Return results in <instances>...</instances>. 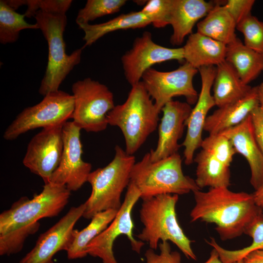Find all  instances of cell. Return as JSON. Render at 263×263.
<instances>
[{
  "label": "cell",
  "mask_w": 263,
  "mask_h": 263,
  "mask_svg": "<svg viewBox=\"0 0 263 263\" xmlns=\"http://www.w3.org/2000/svg\"><path fill=\"white\" fill-rule=\"evenodd\" d=\"M201 78V88L195 105L192 109L187 122V132L182 144L184 147L185 163L189 165L193 162L194 152L201 147L202 133L207 114L215 103L211 89L216 75V66L202 67L198 69Z\"/></svg>",
  "instance_id": "obj_16"
},
{
  "label": "cell",
  "mask_w": 263,
  "mask_h": 263,
  "mask_svg": "<svg viewBox=\"0 0 263 263\" xmlns=\"http://www.w3.org/2000/svg\"><path fill=\"white\" fill-rule=\"evenodd\" d=\"M250 115L255 138L263 154V112L259 106Z\"/></svg>",
  "instance_id": "obj_37"
},
{
  "label": "cell",
  "mask_w": 263,
  "mask_h": 263,
  "mask_svg": "<svg viewBox=\"0 0 263 263\" xmlns=\"http://www.w3.org/2000/svg\"><path fill=\"white\" fill-rule=\"evenodd\" d=\"M172 0H150L140 11L151 20L156 28H162L169 24V17Z\"/></svg>",
  "instance_id": "obj_33"
},
{
  "label": "cell",
  "mask_w": 263,
  "mask_h": 263,
  "mask_svg": "<svg viewBox=\"0 0 263 263\" xmlns=\"http://www.w3.org/2000/svg\"><path fill=\"white\" fill-rule=\"evenodd\" d=\"M81 130L72 121L63 126V150L59 164L49 183L65 186L70 191H75L88 181L92 171L91 163L82 158Z\"/></svg>",
  "instance_id": "obj_12"
},
{
  "label": "cell",
  "mask_w": 263,
  "mask_h": 263,
  "mask_svg": "<svg viewBox=\"0 0 263 263\" xmlns=\"http://www.w3.org/2000/svg\"><path fill=\"white\" fill-rule=\"evenodd\" d=\"M236 29L244 36V44L263 55V21L252 15L237 25Z\"/></svg>",
  "instance_id": "obj_31"
},
{
  "label": "cell",
  "mask_w": 263,
  "mask_h": 263,
  "mask_svg": "<svg viewBox=\"0 0 263 263\" xmlns=\"http://www.w3.org/2000/svg\"><path fill=\"white\" fill-rule=\"evenodd\" d=\"M24 14L17 13L6 0L0 1V42L12 43L19 38L20 32L25 29H39L37 24H30L25 20Z\"/></svg>",
  "instance_id": "obj_28"
},
{
  "label": "cell",
  "mask_w": 263,
  "mask_h": 263,
  "mask_svg": "<svg viewBox=\"0 0 263 263\" xmlns=\"http://www.w3.org/2000/svg\"><path fill=\"white\" fill-rule=\"evenodd\" d=\"M254 0H228L224 5L237 25L251 15Z\"/></svg>",
  "instance_id": "obj_36"
},
{
  "label": "cell",
  "mask_w": 263,
  "mask_h": 263,
  "mask_svg": "<svg viewBox=\"0 0 263 263\" xmlns=\"http://www.w3.org/2000/svg\"><path fill=\"white\" fill-rule=\"evenodd\" d=\"M74 109L73 95L59 90L49 93L40 102L18 114L4 131L3 138L14 140L32 130L63 125L72 119Z\"/></svg>",
  "instance_id": "obj_8"
},
{
  "label": "cell",
  "mask_w": 263,
  "mask_h": 263,
  "mask_svg": "<svg viewBox=\"0 0 263 263\" xmlns=\"http://www.w3.org/2000/svg\"><path fill=\"white\" fill-rule=\"evenodd\" d=\"M225 3L215 2L207 15L197 23V32L227 45L237 38V24Z\"/></svg>",
  "instance_id": "obj_23"
},
{
  "label": "cell",
  "mask_w": 263,
  "mask_h": 263,
  "mask_svg": "<svg viewBox=\"0 0 263 263\" xmlns=\"http://www.w3.org/2000/svg\"><path fill=\"white\" fill-rule=\"evenodd\" d=\"M130 182L139 190L142 200L165 194L183 195L200 189L195 180L184 174L178 153L152 161L147 152L133 166Z\"/></svg>",
  "instance_id": "obj_5"
},
{
  "label": "cell",
  "mask_w": 263,
  "mask_h": 263,
  "mask_svg": "<svg viewBox=\"0 0 263 263\" xmlns=\"http://www.w3.org/2000/svg\"><path fill=\"white\" fill-rule=\"evenodd\" d=\"M245 234L252 239V243L248 246L237 250H228L221 247L211 238L207 243L215 249L222 263H234L243 259L249 253L257 250H263V219L259 220L249 227Z\"/></svg>",
  "instance_id": "obj_29"
},
{
  "label": "cell",
  "mask_w": 263,
  "mask_h": 263,
  "mask_svg": "<svg viewBox=\"0 0 263 263\" xmlns=\"http://www.w3.org/2000/svg\"><path fill=\"white\" fill-rule=\"evenodd\" d=\"M72 91L75 124L87 132L106 130L108 113L115 106L113 93L105 85L89 77L74 83Z\"/></svg>",
  "instance_id": "obj_9"
},
{
  "label": "cell",
  "mask_w": 263,
  "mask_h": 263,
  "mask_svg": "<svg viewBox=\"0 0 263 263\" xmlns=\"http://www.w3.org/2000/svg\"><path fill=\"white\" fill-rule=\"evenodd\" d=\"M140 196L139 190L130 182L124 200L113 221L87 245L88 255L100 258L103 263H118L113 254V245L116 238L121 235L127 237L132 250L140 253L145 244L134 238V226L132 219L133 208Z\"/></svg>",
  "instance_id": "obj_10"
},
{
  "label": "cell",
  "mask_w": 263,
  "mask_h": 263,
  "mask_svg": "<svg viewBox=\"0 0 263 263\" xmlns=\"http://www.w3.org/2000/svg\"><path fill=\"white\" fill-rule=\"evenodd\" d=\"M114 150L113 160L107 166L91 171L88 176L87 182L92 191L85 202L82 217L86 219H92L97 213L108 210L118 211L122 205L121 195L130 183L135 158L118 145Z\"/></svg>",
  "instance_id": "obj_6"
},
{
  "label": "cell",
  "mask_w": 263,
  "mask_h": 263,
  "mask_svg": "<svg viewBox=\"0 0 263 263\" xmlns=\"http://www.w3.org/2000/svg\"><path fill=\"white\" fill-rule=\"evenodd\" d=\"M213 84V96L218 108L245 96L252 87L244 83L234 67L225 60L217 66Z\"/></svg>",
  "instance_id": "obj_22"
},
{
  "label": "cell",
  "mask_w": 263,
  "mask_h": 263,
  "mask_svg": "<svg viewBox=\"0 0 263 263\" xmlns=\"http://www.w3.org/2000/svg\"><path fill=\"white\" fill-rule=\"evenodd\" d=\"M19 6L26 5L25 17L31 18L38 10L47 12L66 13L73 2L71 0H18Z\"/></svg>",
  "instance_id": "obj_34"
},
{
  "label": "cell",
  "mask_w": 263,
  "mask_h": 263,
  "mask_svg": "<svg viewBox=\"0 0 263 263\" xmlns=\"http://www.w3.org/2000/svg\"><path fill=\"white\" fill-rule=\"evenodd\" d=\"M85 203L71 207L56 223L38 237L33 248L19 263H53L54 255L61 250L67 251L74 239V226L83 216Z\"/></svg>",
  "instance_id": "obj_15"
},
{
  "label": "cell",
  "mask_w": 263,
  "mask_h": 263,
  "mask_svg": "<svg viewBox=\"0 0 263 263\" xmlns=\"http://www.w3.org/2000/svg\"><path fill=\"white\" fill-rule=\"evenodd\" d=\"M34 17L48 47V62L38 93L44 96L59 90L66 76L78 64L83 48L67 55L63 34L67 25L66 13L38 11Z\"/></svg>",
  "instance_id": "obj_7"
},
{
  "label": "cell",
  "mask_w": 263,
  "mask_h": 263,
  "mask_svg": "<svg viewBox=\"0 0 263 263\" xmlns=\"http://www.w3.org/2000/svg\"><path fill=\"white\" fill-rule=\"evenodd\" d=\"M172 60H184L183 47L170 48L158 44L148 31L137 37L132 49L121 57L125 78L131 86L141 81L144 73L152 65Z\"/></svg>",
  "instance_id": "obj_13"
},
{
  "label": "cell",
  "mask_w": 263,
  "mask_h": 263,
  "mask_svg": "<svg viewBox=\"0 0 263 263\" xmlns=\"http://www.w3.org/2000/svg\"><path fill=\"white\" fill-rule=\"evenodd\" d=\"M193 162L197 164L195 181L200 189L230 186V167L210 152L201 149L194 157Z\"/></svg>",
  "instance_id": "obj_24"
},
{
  "label": "cell",
  "mask_w": 263,
  "mask_h": 263,
  "mask_svg": "<svg viewBox=\"0 0 263 263\" xmlns=\"http://www.w3.org/2000/svg\"><path fill=\"white\" fill-rule=\"evenodd\" d=\"M63 125L42 129L29 141L22 160L30 171L40 177L44 184L58 167L63 150Z\"/></svg>",
  "instance_id": "obj_14"
},
{
  "label": "cell",
  "mask_w": 263,
  "mask_h": 263,
  "mask_svg": "<svg viewBox=\"0 0 263 263\" xmlns=\"http://www.w3.org/2000/svg\"><path fill=\"white\" fill-rule=\"evenodd\" d=\"M160 112L141 81L132 86L123 103L109 112L107 121L108 125L120 129L126 152L133 155L156 130Z\"/></svg>",
  "instance_id": "obj_3"
},
{
  "label": "cell",
  "mask_w": 263,
  "mask_h": 263,
  "mask_svg": "<svg viewBox=\"0 0 263 263\" xmlns=\"http://www.w3.org/2000/svg\"><path fill=\"white\" fill-rule=\"evenodd\" d=\"M253 194L257 205L263 209V184Z\"/></svg>",
  "instance_id": "obj_39"
},
{
  "label": "cell",
  "mask_w": 263,
  "mask_h": 263,
  "mask_svg": "<svg viewBox=\"0 0 263 263\" xmlns=\"http://www.w3.org/2000/svg\"><path fill=\"white\" fill-rule=\"evenodd\" d=\"M125 0H88L79 9L75 22L80 25L89 23L101 17L119 12L126 3Z\"/></svg>",
  "instance_id": "obj_30"
},
{
  "label": "cell",
  "mask_w": 263,
  "mask_h": 263,
  "mask_svg": "<svg viewBox=\"0 0 263 263\" xmlns=\"http://www.w3.org/2000/svg\"><path fill=\"white\" fill-rule=\"evenodd\" d=\"M220 133L228 138L236 152L247 160L251 170L250 184L257 190L263 184V154L255 138L251 115Z\"/></svg>",
  "instance_id": "obj_18"
},
{
  "label": "cell",
  "mask_w": 263,
  "mask_h": 263,
  "mask_svg": "<svg viewBox=\"0 0 263 263\" xmlns=\"http://www.w3.org/2000/svg\"><path fill=\"white\" fill-rule=\"evenodd\" d=\"M226 47L225 60L234 67L244 83L249 85L263 72V55L246 47L239 38Z\"/></svg>",
  "instance_id": "obj_25"
},
{
  "label": "cell",
  "mask_w": 263,
  "mask_h": 263,
  "mask_svg": "<svg viewBox=\"0 0 263 263\" xmlns=\"http://www.w3.org/2000/svg\"><path fill=\"white\" fill-rule=\"evenodd\" d=\"M71 192L65 186L44 184L32 199L23 196L0 214V255L20 252L26 238L39 229V220L58 215L68 203Z\"/></svg>",
  "instance_id": "obj_1"
},
{
  "label": "cell",
  "mask_w": 263,
  "mask_h": 263,
  "mask_svg": "<svg viewBox=\"0 0 263 263\" xmlns=\"http://www.w3.org/2000/svg\"><path fill=\"white\" fill-rule=\"evenodd\" d=\"M183 48L186 62L198 70L225 60L226 45L198 32L188 36Z\"/></svg>",
  "instance_id": "obj_21"
},
{
  "label": "cell",
  "mask_w": 263,
  "mask_h": 263,
  "mask_svg": "<svg viewBox=\"0 0 263 263\" xmlns=\"http://www.w3.org/2000/svg\"><path fill=\"white\" fill-rule=\"evenodd\" d=\"M215 4V2L204 0H172L169 24L173 32L170 42L180 45L185 37L192 33L195 24L204 18Z\"/></svg>",
  "instance_id": "obj_19"
},
{
  "label": "cell",
  "mask_w": 263,
  "mask_h": 263,
  "mask_svg": "<svg viewBox=\"0 0 263 263\" xmlns=\"http://www.w3.org/2000/svg\"><path fill=\"white\" fill-rule=\"evenodd\" d=\"M192 108L187 102L171 100L162 108L163 116L158 125V139L156 148L150 154L152 161H156L178 153L181 145L178 141Z\"/></svg>",
  "instance_id": "obj_17"
},
{
  "label": "cell",
  "mask_w": 263,
  "mask_h": 263,
  "mask_svg": "<svg viewBox=\"0 0 263 263\" xmlns=\"http://www.w3.org/2000/svg\"><path fill=\"white\" fill-rule=\"evenodd\" d=\"M244 263H263V250L252 251L243 259Z\"/></svg>",
  "instance_id": "obj_38"
},
{
  "label": "cell",
  "mask_w": 263,
  "mask_h": 263,
  "mask_svg": "<svg viewBox=\"0 0 263 263\" xmlns=\"http://www.w3.org/2000/svg\"><path fill=\"white\" fill-rule=\"evenodd\" d=\"M234 263H243V259H242V260H239V261H237V262H235Z\"/></svg>",
  "instance_id": "obj_42"
},
{
  "label": "cell",
  "mask_w": 263,
  "mask_h": 263,
  "mask_svg": "<svg viewBox=\"0 0 263 263\" xmlns=\"http://www.w3.org/2000/svg\"><path fill=\"white\" fill-rule=\"evenodd\" d=\"M198 70L187 62L169 72L151 68L144 73L141 81L161 112L164 106L175 96H184L190 105L196 103L198 94L193 86V79Z\"/></svg>",
  "instance_id": "obj_11"
},
{
  "label": "cell",
  "mask_w": 263,
  "mask_h": 263,
  "mask_svg": "<svg viewBox=\"0 0 263 263\" xmlns=\"http://www.w3.org/2000/svg\"><path fill=\"white\" fill-rule=\"evenodd\" d=\"M152 23L151 19L140 11L121 14L106 22L79 25L84 32L83 48L90 46L105 35L120 30L141 28Z\"/></svg>",
  "instance_id": "obj_26"
},
{
  "label": "cell",
  "mask_w": 263,
  "mask_h": 263,
  "mask_svg": "<svg viewBox=\"0 0 263 263\" xmlns=\"http://www.w3.org/2000/svg\"><path fill=\"white\" fill-rule=\"evenodd\" d=\"M201 147L213 154L228 167L237 153L230 140L220 133L209 134L203 140Z\"/></svg>",
  "instance_id": "obj_32"
},
{
  "label": "cell",
  "mask_w": 263,
  "mask_h": 263,
  "mask_svg": "<svg viewBox=\"0 0 263 263\" xmlns=\"http://www.w3.org/2000/svg\"><path fill=\"white\" fill-rule=\"evenodd\" d=\"M259 107L263 112V82L258 86Z\"/></svg>",
  "instance_id": "obj_41"
},
{
  "label": "cell",
  "mask_w": 263,
  "mask_h": 263,
  "mask_svg": "<svg viewBox=\"0 0 263 263\" xmlns=\"http://www.w3.org/2000/svg\"><path fill=\"white\" fill-rule=\"evenodd\" d=\"M259 106L258 86L252 88L244 97L215 110L206 118L204 130L209 134H218L243 121Z\"/></svg>",
  "instance_id": "obj_20"
},
{
  "label": "cell",
  "mask_w": 263,
  "mask_h": 263,
  "mask_svg": "<svg viewBox=\"0 0 263 263\" xmlns=\"http://www.w3.org/2000/svg\"><path fill=\"white\" fill-rule=\"evenodd\" d=\"M204 263H222L216 250L213 248L208 259Z\"/></svg>",
  "instance_id": "obj_40"
},
{
  "label": "cell",
  "mask_w": 263,
  "mask_h": 263,
  "mask_svg": "<svg viewBox=\"0 0 263 263\" xmlns=\"http://www.w3.org/2000/svg\"><path fill=\"white\" fill-rule=\"evenodd\" d=\"M118 211L110 209L99 212L91 219L89 224L83 229H75L74 240L66 251L70 260L85 257L88 253L87 246L96 236L103 232L115 218Z\"/></svg>",
  "instance_id": "obj_27"
},
{
  "label": "cell",
  "mask_w": 263,
  "mask_h": 263,
  "mask_svg": "<svg viewBox=\"0 0 263 263\" xmlns=\"http://www.w3.org/2000/svg\"><path fill=\"white\" fill-rule=\"evenodd\" d=\"M193 193L195 204L190 213L191 222L214 224L222 241L240 237L250 225L263 219V209L256 203L253 194L233 192L227 187Z\"/></svg>",
  "instance_id": "obj_2"
},
{
  "label": "cell",
  "mask_w": 263,
  "mask_h": 263,
  "mask_svg": "<svg viewBox=\"0 0 263 263\" xmlns=\"http://www.w3.org/2000/svg\"><path fill=\"white\" fill-rule=\"evenodd\" d=\"M158 247L160 249L158 254L150 248L146 251V263H182L180 253L171 250L169 242L160 243Z\"/></svg>",
  "instance_id": "obj_35"
},
{
  "label": "cell",
  "mask_w": 263,
  "mask_h": 263,
  "mask_svg": "<svg viewBox=\"0 0 263 263\" xmlns=\"http://www.w3.org/2000/svg\"><path fill=\"white\" fill-rule=\"evenodd\" d=\"M178 198L177 194H165L143 199L139 213L144 227L137 237L154 250L160 241H170L187 258L196 260L191 246L193 241L185 235L177 219Z\"/></svg>",
  "instance_id": "obj_4"
}]
</instances>
